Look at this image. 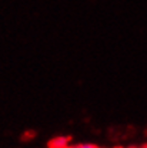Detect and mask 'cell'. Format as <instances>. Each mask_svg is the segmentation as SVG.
Segmentation results:
<instances>
[{"label":"cell","instance_id":"6da1fadb","mask_svg":"<svg viewBox=\"0 0 147 148\" xmlns=\"http://www.w3.org/2000/svg\"><path fill=\"white\" fill-rule=\"evenodd\" d=\"M70 141L72 140L67 135H56V137H53L49 141L47 147L49 148H67L70 145Z\"/></svg>","mask_w":147,"mask_h":148},{"label":"cell","instance_id":"3957f363","mask_svg":"<svg viewBox=\"0 0 147 148\" xmlns=\"http://www.w3.org/2000/svg\"><path fill=\"white\" fill-rule=\"evenodd\" d=\"M129 148H147V145H143V147H129Z\"/></svg>","mask_w":147,"mask_h":148},{"label":"cell","instance_id":"7a4b0ae2","mask_svg":"<svg viewBox=\"0 0 147 148\" xmlns=\"http://www.w3.org/2000/svg\"><path fill=\"white\" fill-rule=\"evenodd\" d=\"M67 148H101L97 144L93 143H70V145Z\"/></svg>","mask_w":147,"mask_h":148}]
</instances>
